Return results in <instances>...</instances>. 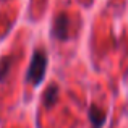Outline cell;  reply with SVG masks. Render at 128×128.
I'll return each mask as SVG.
<instances>
[{"label":"cell","mask_w":128,"mask_h":128,"mask_svg":"<svg viewBox=\"0 0 128 128\" xmlns=\"http://www.w3.org/2000/svg\"><path fill=\"white\" fill-rule=\"evenodd\" d=\"M47 63H49L47 62V54L44 49H38L32 54L28 73H26V80L32 86H39L42 83L44 76H46V72H47Z\"/></svg>","instance_id":"cell-1"},{"label":"cell","mask_w":128,"mask_h":128,"mask_svg":"<svg viewBox=\"0 0 128 128\" xmlns=\"http://www.w3.org/2000/svg\"><path fill=\"white\" fill-rule=\"evenodd\" d=\"M89 120L92 128H102L106 123V112L102 109H99L97 106H91L89 107Z\"/></svg>","instance_id":"cell-2"},{"label":"cell","mask_w":128,"mask_h":128,"mask_svg":"<svg viewBox=\"0 0 128 128\" xmlns=\"http://www.w3.org/2000/svg\"><path fill=\"white\" fill-rule=\"evenodd\" d=\"M54 34L55 38L58 39H65L66 36V16L65 15H60L58 18L55 20V24H54Z\"/></svg>","instance_id":"cell-3"},{"label":"cell","mask_w":128,"mask_h":128,"mask_svg":"<svg viewBox=\"0 0 128 128\" xmlns=\"http://www.w3.org/2000/svg\"><path fill=\"white\" fill-rule=\"evenodd\" d=\"M57 97H58V88H57L55 84L49 86L47 91L44 92V107H46V109L52 107L54 104L57 102Z\"/></svg>","instance_id":"cell-4"},{"label":"cell","mask_w":128,"mask_h":128,"mask_svg":"<svg viewBox=\"0 0 128 128\" xmlns=\"http://www.w3.org/2000/svg\"><path fill=\"white\" fill-rule=\"evenodd\" d=\"M12 63H13V57H5V58L0 62V81H3V80L8 76Z\"/></svg>","instance_id":"cell-5"}]
</instances>
